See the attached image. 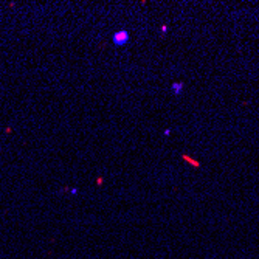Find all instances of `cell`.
I'll use <instances>...</instances> for the list:
<instances>
[{"label":"cell","instance_id":"8992f818","mask_svg":"<svg viewBox=\"0 0 259 259\" xmlns=\"http://www.w3.org/2000/svg\"><path fill=\"white\" fill-rule=\"evenodd\" d=\"M70 192H71V194H78V189H76V188H71Z\"/></svg>","mask_w":259,"mask_h":259},{"label":"cell","instance_id":"277c9868","mask_svg":"<svg viewBox=\"0 0 259 259\" xmlns=\"http://www.w3.org/2000/svg\"><path fill=\"white\" fill-rule=\"evenodd\" d=\"M102 182H104V180H102V177H98V178H96V185H98V186H101Z\"/></svg>","mask_w":259,"mask_h":259},{"label":"cell","instance_id":"3957f363","mask_svg":"<svg viewBox=\"0 0 259 259\" xmlns=\"http://www.w3.org/2000/svg\"><path fill=\"white\" fill-rule=\"evenodd\" d=\"M182 158H183L185 161H188V163H189V165H191L192 168H197V169H199V168L202 166V165H200V161H197V160L191 158V157H189V155H186V154H182Z\"/></svg>","mask_w":259,"mask_h":259},{"label":"cell","instance_id":"5b68a950","mask_svg":"<svg viewBox=\"0 0 259 259\" xmlns=\"http://www.w3.org/2000/svg\"><path fill=\"white\" fill-rule=\"evenodd\" d=\"M166 31H168V26H166V25H161V33L166 34Z\"/></svg>","mask_w":259,"mask_h":259},{"label":"cell","instance_id":"ba28073f","mask_svg":"<svg viewBox=\"0 0 259 259\" xmlns=\"http://www.w3.org/2000/svg\"><path fill=\"white\" fill-rule=\"evenodd\" d=\"M163 134H165V135H169V134H171V129H165V132H163Z\"/></svg>","mask_w":259,"mask_h":259},{"label":"cell","instance_id":"7a4b0ae2","mask_svg":"<svg viewBox=\"0 0 259 259\" xmlns=\"http://www.w3.org/2000/svg\"><path fill=\"white\" fill-rule=\"evenodd\" d=\"M185 89V82H172L171 84V90H172L174 95H182V92H183Z\"/></svg>","mask_w":259,"mask_h":259},{"label":"cell","instance_id":"52a82bcc","mask_svg":"<svg viewBox=\"0 0 259 259\" xmlns=\"http://www.w3.org/2000/svg\"><path fill=\"white\" fill-rule=\"evenodd\" d=\"M11 131H13V129H11L9 126H8V127H6V129H5V132H6V134H11Z\"/></svg>","mask_w":259,"mask_h":259},{"label":"cell","instance_id":"6da1fadb","mask_svg":"<svg viewBox=\"0 0 259 259\" xmlns=\"http://www.w3.org/2000/svg\"><path fill=\"white\" fill-rule=\"evenodd\" d=\"M129 39H131V34H129L127 30H118L112 36V42L115 47H123V45H126L129 42Z\"/></svg>","mask_w":259,"mask_h":259}]
</instances>
